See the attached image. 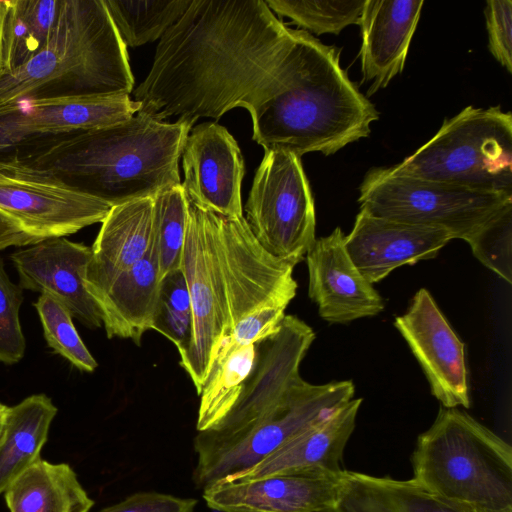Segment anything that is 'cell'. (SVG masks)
Masks as SVG:
<instances>
[{"instance_id":"7a4b0ae2","label":"cell","mask_w":512,"mask_h":512,"mask_svg":"<svg viewBox=\"0 0 512 512\" xmlns=\"http://www.w3.org/2000/svg\"><path fill=\"white\" fill-rule=\"evenodd\" d=\"M196 121H158L136 113L125 122L30 140L14 148L26 162L110 203L154 197L181 184L179 159Z\"/></svg>"},{"instance_id":"30bf717a","label":"cell","mask_w":512,"mask_h":512,"mask_svg":"<svg viewBox=\"0 0 512 512\" xmlns=\"http://www.w3.org/2000/svg\"><path fill=\"white\" fill-rule=\"evenodd\" d=\"M244 211L263 249L293 266L301 262L316 240L314 200L301 157L265 150Z\"/></svg>"},{"instance_id":"8fae6325","label":"cell","mask_w":512,"mask_h":512,"mask_svg":"<svg viewBox=\"0 0 512 512\" xmlns=\"http://www.w3.org/2000/svg\"><path fill=\"white\" fill-rule=\"evenodd\" d=\"M187 196V195H186ZM181 268L192 307V336L180 365L199 395L225 334L226 287L217 244V216L187 196Z\"/></svg>"},{"instance_id":"d6a6232c","label":"cell","mask_w":512,"mask_h":512,"mask_svg":"<svg viewBox=\"0 0 512 512\" xmlns=\"http://www.w3.org/2000/svg\"><path fill=\"white\" fill-rule=\"evenodd\" d=\"M192 307L182 268L166 274L160 282L153 330L171 341L182 357L192 336Z\"/></svg>"},{"instance_id":"60d3db41","label":"cell","mask_w":512,"mask_h":512,"mask_svg":"<svg viewBox=\"0 0 512 512\" xmlns=\"http://www.w3.org/2000/svg\"><path fill=\"white\" fill-rule=\"evenodd\" d=\"M8 0H0V79L2 78V37Z\"/></svg>"},{"instance_id":"ffe728a7","label":"cell","mask_w":512,"mask_h":512,"mask_svg":"<svg viewBox=\"0 0 512 512\" xmlns=\"http://www.w3.org/2000/svg\"><path fill=\"white\" fill-rule=\"evenodd\" d=\"M361 403V398L351 399L253 467L221 482L254 480L275 475L341 477L344 473L341 461L354 431Z\"/></svg>"},{"instance_id":"f1b7e54d","label":"cell","mask_w":512,"mask_h":512,"mask_svg":"<svg viewBox=\"0 0 512 512\" xmlns=\"http://www.w3.org/2000/svg\"><path fill=\"white\" fill-rule=\"evenodd\" d=\"M256 358V345L218 349L199 394L197 432L218 424L239 398Z\"/></svg>"},{"instance_id":"d6986e66","label":"cell","mask_w":512,"mask_h":512,"mask_svg":"<svg viewBox=\"0 0 512 512\" xmlns=\"http://www.w3.org/2000/svg\"><path fill=\"white\" fill-rule=\"evenodd\" d=\"M140 103L129 95H77L34 98L0 109V122L25 142L99 129L132 118Z\"/></svg>"},{"instance_id":"f546056e","label":"cell","mask_w":512,"mask_h":512,"mask_svg":"<svg viewBox=\"0 0 512 512\" xmlns=\"http://www.w3.org/2000/svg\"><path fill=\"white\" fill-rule=\"evenodd\" d=\"M125 46L153 42L177 22L192 0H104Z\"/></svg>"},{"instance_id":"5bb4252c","label":"cell","mask_w":512,"mask_h":512,"mask_svg":"<svg viewBox=\"0 0 512 512\" xmlns=\"http://www.w3.org/2000/svg\"><path fill=\"white\" fill-rule=\"evenodd\" d=\"M394 326L422 368L431 393L445 408L470 407L465 344L430 292L419 289Z\"/></svg>"},{"instance_id":"277c9868","label":"cell","mask_w":512,"mask_h":512,"mask_svg":"<svg viewBox=\"0 0 512 512\" xmlns=\"http://www.w3.org/2000/svg\"><path fill=\"white\" fill-rule=\"evenodd\" d=\"M133 86L126 46L104 0H60L43 49L0 79V109L34 98L129 95Z\"/></svg>"},{"instance_id":"74e56055","label":"cell","mask_w":512,"mask_h":512,"mask_svg":"<svg viewBox=\"0 0 512 512\" xmlns=\"http://www.w3.org/2000/svg\"><path fill=\"white\" fill-rule=\"evenodd\" d=\"M485 18L489 50L493 57L512 73V1H487Z\"/></svg>"},{"instance_id":"3957f363","label":"cell","mask_w":512,"mask_h":512,"mask_svg":"<svg viewBox=\"0 0 512 512\" xmlns=\"http://www.w3.org/2000/svg\"><path fill=\"white\" fill-rule=\"evenodd\" d=\"M253 140L265 150L326 156L368 137L379 115L348 78L339 53L300 30L298 56L285 88L250 112Z\"/></svg>"},{"instance_id":"b9f144b4","label":"cell","mask_w":512,"mask_h":512,"mask_svg":"<svg viewBox=\"0 0 512 512\" xmlns=\"http://www.w3.org/2000/svg\"><path fill=\"white\" fill-rule=\"evenodd\" d=\"M7 408L8 406L0 403V436L3 430Z\"/></svg>"},{"instance_id":"8d00e7d4","label":"cell","mask_w":512,"mask_h":512,"mask_svg":"<svg viewBox=\"0 0 512 512\" xmlns=\"http://www.w3.org/2000/svg\"><path fill=\"white\" fill-rule=\"evenodd\" d=\"M285 310L283 307H266L254 311L234 326L230 334L220 341L217 350L256 345L264 341L278 330Z\"/></svg>"},{"instance_id":"e575fe53","label":"cell","mask_w":512,"mask_h":512,"mask_svg":"<svg viewBox=\"0 0 512 512\" xmlns=\"http://www.w3.org/2000/svg\"><path fill=\"white\" fill-rule=\"evenodd\" d=\"M467 243L485 267L511 284L512 203L492 217Z\"/></svg>"},{"instance_id":"1f68e13d","label":"cell","mask_w":512,"mask_h":512,"mask_svg":"<svg viewBox=\"0 0 512 512\" xmlns=\"http://www.w3.org/2000/svg\"><path fill=\"white\" fill-rule=\"evenodd\" d=\"M270 10L318 35L358 24L365 0H268Z\"/></svg>"},{"instance_id":"f35d334b","label":"cell","mask_w":512,"mask_h":512,"mask_svg":"<svg viewBox=\"0 0 512 512\" xmlns=\"http://www.w3.org/2000/svg\"><path fill=\"white\" fill-rule=\"evenodd\" d=\"M198 501L154 491L134 493L99 512H194Z\"/></svg>"},{"instance_id":"ba28073f","label":"cell","mask_w":512,"mask_h":512,"mask_svg":"<svg viewBox=\"0 0 512 512\" xmlns=\"http://www.w3.org/2000/svg\"><path fill=\"white\" fill-rule=\"evenodd\" d=\"M352 381L311 384L301 377L271 412L219 439L194 438L193 480L199 489L240 474L353 399Z\"/></svg>"},{"instance_id":"7c38bea8","label":"cell","mask_w":512,"mask_h":512,"mask_svg":"<svg viewBox=\"0 0 512 512\" xmlns=\"http://www.w3.org/2000/svg\"><path fill=\"white\" fill-rule=\"evenodd\" d=\"M217 244L226 287L224 337L254 311L287 308L297 291L295 266L263 249L244 216H217Z\"/></svg>"},{"instance_id":"cb8c5ba5","label":"cell","mask_w":512,"mask_h":512,"mask_svg":"<svg viewBox=\"0 0 512 512\" xmlns=\"http://www.w3.org/2000/svg\"><path fill=\"white\" fill-rule=\"evenodd\" d=\"M160 282L153 234L145 255L95 300L108 338L130 339L138 346L141 344L144 333L153 330Z\"/></svg>"},{"instance_id":"7bdbcfd3","label":"cell","mask_w":512,"mask_h":512,"mask_svg":"<svg viewBox=\"0 0 512 512\" xmlns=\"http://www.w3.org/2000/svg\"><path fill=\"white\" fill-rule=\"evenodd\" d=\"M314 512H340L338 507L335 505L326 506Z\"/></svg>"},{"instance_id":"d590c367","label":"cell","mask_w":512,"mask_h":512,"mask_svg":"<svg viewBox=\"0 0 512 512\" xmlns=\"http://www.w3.org/2000/svg\"><path fill=\"white\" fill-rule=\"evenodd\" d=\"M24 301L23 289L15 284L5 271L0 258V363L19 362L26 350L19 311Z\"/></svg>"},{"instance_id":"e0dca14e","label":"cell","mask_w":512,"mask_h":512,"mask_svg":"<svg viewBox=\"0 0 512 512\" xmlns=\"http://www.w3.org/2000/svg\"><path fill=\"white\" fill-rule=\"evenodd\" d=\"M342 230L316 238L306 254L308 295L318 306L322 319L329 323H349L373 317L385 302L373 284L360 273L349 257Z\"/></svg>"},{"instance_id":"4fadbf2b","label":"cell","mask_w":512,"mask_h":512,"mask_svg":"<svg viewBox=\"0 0 512 512\" xmlns=\"http://www.w3.org/2000/svg\"><path fill=\"white\" fill-rule=\"evenodd\" d=\"M315 339L313 329L294 315H285L278 330L256 344L254 366L229 413L214 427L197 433L219 439L271 412L301 377L299 368Z\"/></svg>"},{"instance_id":"ee69618b","label":"cell","mask_w":512,"mask_h":512,"mask_svg":"<svg viewBox=\"0 0 512 512\" xmlns=\"http://www.w3.org/2000/svg\"><path fill=\"white\" fill-rule=\"evenodd\" d=\"M472 512H512V508L506 510H483V509H474L472 508Z\"/></svg>"},{"instance_id":"6da1fadb","label":"cell","mask_w":512,"mask_h":512,"mask_svg":"<svg viewBox=\"0 0 512 512\" xmlns=\"http://www.w3.org/2000/svg\"><path fill=\"white\" fill-rule=\"evenodd\" d=\"M299 32L262 0H192L133 92L137 113L158 121L219 119L235 107L250 113L285 88Z\"/></svg>"},{"instance_id":"7402d4cb","label":"cell","mask_w":512,"mask_h":512,"mask_svg":"<svg viewBox=\"0 0 512 512\" xmlns=\"http://www.w3.org/2000/svg\"><path fill=\"white\" fill-rule=\"evenodd\" d=\"M423 0H365L359 20L364 81L371 96L401 73L420 18Z\"/></svg>"},{"instance_id":"83f0119b","label":"cell","mask_w":512,"mask_h":512,"mask_svg":"<svg viewBox=\"0 0 512 512\" xmlns=\"http://www.w3.org/2000/svg\"><path fill=\"white\" fill-rule=\"evenodd\" d=\"M60 0H8L2 37V77L32 59L46 45Z\"/></svg>"},{"instance_id":"44dd1931","label":"cell","mask_w":512,"mask_h":512,"mask_svg":"<svg viewBox=\"0 0 512 512\" xmlns=\"http://www.w3.org/2000/svg\"><path fill=\"white\" fill-rule=\"evenodd\" d=\"M342 476L275 475L225 481L204 489L203 499L220 512H314L336 504Z\"/></svg>"},{"instance_id":"ab89813d","label":"cell","mask_w":512,"mask_h":512,"mask_svg":"<svg viewBox=\"0 0 512 512\" xmlns=\"http://www.w3.org/2000/svg\"><path fill=\"white\" fill-rule=\"evenodd\" d=\"M24 142L21 134L0 122V153L14 149Z\"/></svg>"},{"instance_id":"9c48e42d","label":"cell","mask_w":512,"mask_h":512,"mask_svg":"<svg viewBox=\"0 0 512 512\" xmlns=\"http://www.w3.org/2000/svg\"><path fill=\"white\" fill-rule=\"evenodd\" d=\"M360 209L381 218L439 228L468 242L492 217L512 203V195L475 190L373 168L360 185Z\"/></svg>"},{"instance_id":"ac0fdd59","label":"cell","mask_w":512,"mask_h":512,"mask_svg":"<svg viewBox=\"0 0 512 512\" xmlns=\"http://www.w3.org/2000/svg\"><path fill=\"white\" fill-rule=\"evenodd\" d=\"M452 239L443 229L376 217L360 209L344 246L360 273L374 284L400 266L436 257Z\"/></svg>"},{"instance_id":"8992f818","label":"cell","mask_w":512,"mask_h":512,"mask_svg":"<svg viewBox=\"0 0 512 512\" xmlns=\"http://www.w3.org/2000/svg\"><path fill=\"white\" fill-rule=\"evenodd\" d=\"M394 167L411 176L512 195V115L500 106H468Z\"/></svg>"},{"instance_id":"52a82bcc","label":"cell","mask_w":512,"mask_h":512,"mask_svg":"<svg viewBox=\"0 0 512 512\" xmlns=\"http://www.w3.org/2000/svg\"><path fill=\"white\" fill-rule=\"evenodd\" d=\"M111 207L26 162L13 149L0 153V250L74 234L101 223Z\"/></svg>"},{"instance_id":"2e32d148","label":"cell","mask_w":512,"mask_h":512,"mask_svg":"<svg viewBox=\"0 0 512 512\" xmlns=\"http://www.w3.org/2000/svg\"><path fill=\"white\" fill-rule=\"evenodd\" d=\"M91 254V247L59 237L14 252L10 259L23 290L51 296L95 329L103 325L102 318L84 284Z\"/></svg>"},{"instance_id":"4316f807","label":"cell","mask_w":512,"mask_h":512,"mask_svg":"<svg viewBox=\"0 0 512 512\" xmlns=\"http://www.w3.org/2000/svg\"><path fill=\"white\" fill-rule=\"evenodd\" d=\"M57 407L45 394L28 396L8 407L0 436V494L41 459Z\"/></svg>"},{"instance_id":"836d02e7","label":"cell","mask_w":512,"mask_h":512,"mask_svg":"<svg viewBox=\"0 0 512 512\" xmlns=\"http://www.w3.org/2000/svg\"><path fill=\"white\" fill-rule=\"evenodd\" d=\"M34 307L40 318L47 345L78 370L93 372L98 363L78 334L71 312L46 294H40Z\"/></svg>"},{"instance_id":"4dcf8cb0","label":"cell","mask_w":512,"mask_h":512,"mask_svg":"<svg viewBox=\"0 0 512 512\" xmlns=\"http://www.w3.org/2000/svg\"><path fill=\"white\" fill-rule=\"evenodd\" d=\"M188 218V202L182 184L154 196L153 234L158 253L160 281L181 268Z\"/></svg>"},{"instance_id":"d4e9b609","label":"cell","mask_w":512,"mask_h":512,"mask_svg":"<svg viewBox=\"0 0 512 512\" xmlns=\"http://www.w3.org/2000/svg\"><path fill=\"white\" fill-rule=\"evenodd\" d=\"M336 506L340 512H472L442 499L413 479L397 480L345 470Z\"/></svg>"},{"instance_id":"5b68a950","label":"cell","mask_w":512,"mask_h":512,"mask_svg":"<svg viewBox=\"0 0 512 512\" xmlns=\"http://www.w3.org/2000/svg\"><path fill=\"white\" fill-rule=\"evenodd\" d=\"M413 480L474 509L512 508V448L458 408L441 407L411 455Z\"/></svg>"},{"instance_id":"484cf974","label":"cell","mask_w":512,"mask_h":512,"mask_svg":"<svg viewBox=\"0 0 512 512\" xmlns=\"http://www.w3.org/2000/svg\"><path fill=\"white\" fill-rule=\"evenodd\" d=\"M10 512H89L94 505L67 463L39 459L5 490Z\"/></svg>"},{"instance_id":"603a6c76","label":"cell","mask_w":512,"mask_h":512,"mask_svg":"<svg viewBox=\"0 0 512 512\" xmlns=\"http://www.w3.org/2000/svg\"><path fill=\"white\" fill-rule=\"evenodd\" d=\"M153 208L154 197L123 202L112 206L101 222L84 279L94 301L149 249Z\"/></svg>"},{"instance_id":"9a60e30c","label":"cell","mask_w":512,"mask_h":512,"mask_svg":"<svg viewBox=\"0 0 512 512\" xmlns=\"http://www.w3.org/2000/svg\"><path fill=\"white\" fill-rule=\"evenodd\" d=\"M186 195L200 206L227 218L243 217L241 183L244 159L227 129L204 122L188 134L182 150Z\"/></svg>"}]
</instances>
